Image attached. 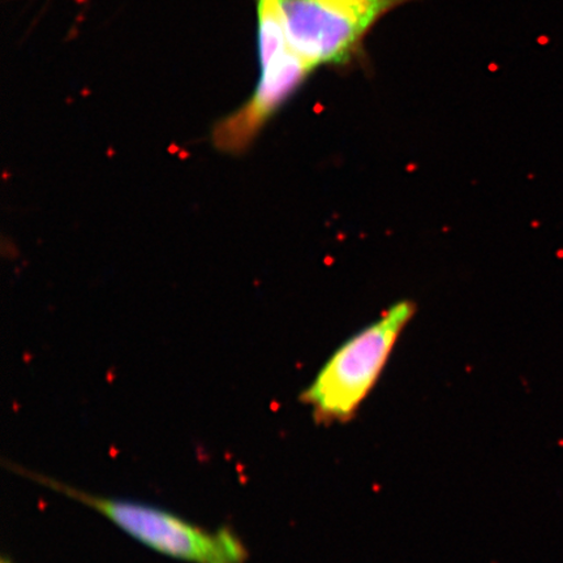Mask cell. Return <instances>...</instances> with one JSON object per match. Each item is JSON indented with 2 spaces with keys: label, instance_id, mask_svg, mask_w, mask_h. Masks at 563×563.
I'll list each match as a JSON object with an SVG mask.
<instances>
[{
  "label": "cell",
  "instance_id": "cell-1",
  "mask_svg": "<svg viewBox=\"0 0 563 563\" xmlns=\"http://www.w3.org/2000/svg\"><path fill=\"white\" fill-rule=\"evenodd\" d=\"M415 312L412 301H398L334 351L300 396L316 422L344 424L356 417Z\"/></svg>",
  "mask_w": 563,
  "mask_h": 563
},
{
  "label": "cell",
  "instance_id": "cell-2",
  "mask_svg": "<svg viewBox=\"0 0 563 563\" xmlns=\"http://www.w3.org/2000/svg\"><path fill=\"white\" fill-rule=\"evenodd\" d=\"M16 471L33 482L89 506L140 543L168 558L191 563H245L249 559V552L241 539L227 528L216 532L206 531L172 512L150 505L91 496L54 478L25 473L20 467Z\"/></svg>",
  "mask_w": 563,
  "mask_h": 563
},
{
  "label": "cell",
  "instance_id": "cell-3",
  "mask_svg": "<svg viewBox=\"0 0 563 563\" xmlns=\"http://www.w3.org/2000/svg\"><path fill=\"white\" fill-rule=\"evenodd\" d=\"M410 0H279L288 41L308 65H346L377 21Z\"/></svg>",
  "mask_w": 563,
  "mask_h": 563
},
{
  "label": "cell",
  "instance_id": "cell-4",
  "mask_svg": "<svg viewBox=\"0 0 563 563\" xmlns=\"http://www.w3.org/2000/svg\"><path fill=\"white\" fill-rule=\"evenodd\" d=\"M262 68V80L250 101L214 126L213 143L218 150L234 154L244 152L314 69L292 48Z\"/></svg>",
  "mask_w": 563,
  "mask_h": 563
},
{
  "label": "cell",
  "instance_id": "cell-5",
  "mask_svg": "<svg viewBox=\"0 0 563 563\" xmlns=\"http://www.w3.org/2000/svg\"><path fill=\"white\" fill-rule=\"evenodd\" d=\"M258 54L262 66L290 51L284 12L279 0H258Z\"/></svg>",
  "mask_w": 563,
  "mask_h": 563
}]
</instances>
